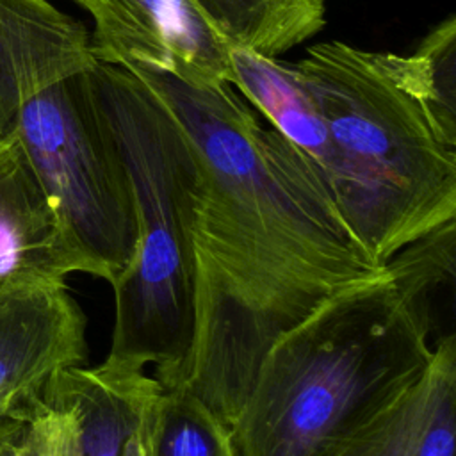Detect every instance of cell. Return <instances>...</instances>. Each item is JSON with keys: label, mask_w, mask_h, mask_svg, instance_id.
Returning <instances> with one entry per match:
<instances>
[{"label": "cell", "mask_w": 456, "mask_h": 456, "mask_svg": "<svg viewBox=\"0 0 456 456\" xmlns=\"http://www.w3.org/2000/svg\"><path fill=\"white\" fill-rule=\"evenodd\" d=\"M230 45L280 57L326 25V0H194Z\"/></svg>", "instance_id": "4fadbf2b"}, {"label": "cell", "mask_w": 456, "mask_h": 456, "mask_svg": "<svg viewBox=\"0 0 456 456\" xmlns=\"http://www.w3.org/2000/svg\"><path fill=\"white\" fill-rule=\"evenodd\" d=\"M289 68L331 141L328 192L378 264L456 221V141L406 55L326 41Z\"/></svg>", "instance_id": "3957f363"}, {"label": "cell", "mask_w": 456, "mask_h": 456, "mask_svg": "<svg viewBox=\"0 0 456 456\" xmlns=\"http://www.w3.org/2000/svg\"><path fill=\"white\" fill-rule=\"evenodd\" d=\"M87 319L68 285L0 290V403L87 360Z\"/></svg>", "instance_id": "9c48e42d"}, {"label": "cell", "mask_w": 456, "mask_h": 456, "mask_svg": "<svg viewBox=\"0 0 456 456\" xmlns=\"http://www.w3.org/2000/svg\"><path fill=\"white\" fill-rule=\"evenodd\" d=\"M338 456H456V338L433 344L419 379Z\"/></svg>", "instance_id": "8fae6325"}, {"label": "cell", "mask_w": 456, "mask_h": 456, "mask_svg": "<svg viewBox=\"0 0 456 456\" xmlns=\"http://www.w3.org/2000/svg\"><path fill=\"white\" fill-rule=\"evenodd\" d=\"M142 433L146 456H237L232 426L182 387L160 388Z\"/></svg>", "instance_id": "5bb4252c"}, {"label": "cell", "mask_w": 456, "mask_h": 456, "mask_svg": "<svg viewBox=\"0 0 456 456\" xmlns=\"http://www.w3.org/2000/svg\"><path fill=\"white\" fill-rule=\"evenodd\" d=\"M21 399H23V397H21ZM18 401H20V399H18ZM18 401H12V403H0V415H2V413H5L7 410H11Z\"/></svg>", "instance_id": "ac0fdd59"}, {"label": "cell", "mask_w": 456, "mask_h": 456, "mask_svg": "<svg viewBox=\"0 0 456 456\" xmlns=\"http://www.w3.org/2000/svg\"><path fill=\"white\" fill-rule=\"evenodd\" d=\"M415 82L433 118L456 141V18L435 25L408 55Z\"/></svg>", "instance_id": "9a60e30c"}, {"label": "cell", "mask_w": 456, "mask_h": 456, "mask_svg": "<svg viewBox=\"0 0 456 456\" xmlns=\"http://www.w3.org/2000/svg\"><path fill=\"white\" fill-rule=\"evenodd\" d=\"M452 274L454 221L276 337L232 424L235 454L338 456L426 369L428 294Z\"/></svg>", "instance_id": "7a4b0ae2"}, {"label": "cell", "mask_w": 456, "mask_h": 456, "mask_svg": "<svg viewBox=\"0 0 456 456\" xmlns=\"http://www.w3.org/2000/svg\"><path fill=\"white\" fill-rule=\"evenodd\" d=\"M96 62L91 32L48 0H0V135L45 87Z\"/></svg>", "instance_id": "30bf717a"}, {"label": "cell", "mask_w": 456, "mask_h": 456, "mask_svg": "<svg viewBox=\"0 0 456 456\" xmlns=\"http://www.w3.org/2000/svg\"><path fill=\"white\" fill-rule=\"evenodd\" d=\"M91 68V66H89ZM41 187L109 285L135 249L130 182L86 69L36 93L11 128Z\"/></svg>", "instance_id": "5b68a950"}, {"label": "cell", "mask_w": 456, "mask_h": 456, "mask_svg": "<svg viewBox=\"0 0 456 456\" xmlns=\"http://www.w3.org/2000/svg\"><path fill=\"white\" fill-rule=\"evenodd\" d=\"M160 388L142 367L109 356L57 370L21 401L32 456H121Z\"/></svg>", "instance_id": "8992f818"}, {"label": "cell", "mask_w": 456, "mask_h": 456, "mask_svg": "<svg viewBox=\"0 0 456 456\" xmlns=\"http://www.w3.org/2000/svg\"><path fill=\"white\" fill-rule=\"evenodd\" d=\"M230 84L265 114L273 128L305 153L324 182L333 159L331 141L321 114L294 78L289 62L230 45Z\"/></svg>", "instance_id": "7c38bea8"}, {"label": "cell", "mask_w": 456, "mask_h": 456, "mask_svg": "<svg viewBox=\"0 0 456 456\" xmlns=\"http://www.w3.org/2000/svg\"><path fill=\"white\" fill-rule=\"evenodd\" d=\"M93 20L96 61L230 82V41L194 0H71Z\"/></svg>", "instance_id": "52a82bcc"}, {"label": "cell", "mask_w": 456, "mask_h": 456, "mask_svg": "<svg viewBox=\"0 0 456 456\" xmlns=\"http://www.w3.org/2000/svg\"><path fill=\"white\" fill-rule=\"evenodd\" d=\"M86 75L121 155L135 217L134 256L110 283L107 356L142 369L151 363L159 385L175 388L194 328L191 223L198 153L173 112L130 68L96 61Z\"/></svg>", "instance_id": "277c9868"}, {"label": "cell", "mask_w": 456, "mask_h": 456, "mask_svg": "<svg viewBox=\"0 0 456 456\" xmlns=\"http://www.w3.org/2000/svg\"><path fill=\"white\" fill-rule=\"evenodd\" d=\"M75 273L94 276V267L7 130L0 135V290L64 285Z\"/></svg>", "instance_id": "ba28073f"}, {"label": "cell", "mask_w": 456, "mask_h": 456, "mask_svg": "<svg viewBox=\"0 0 456 456\" xmlns=\"http://www.w3.org/2000/svg\"><path fill=\"white\" fill-rule=\"evenodd\" d=\"M144 422V420H142ZM121 456H146V442H144V433L142 426L130 436V440L125 444L123 454Z\"/></svg>", "instance_id": "e0dca14e"}, {"label": "cell", "mask_w": 456, "mask_h": 456, "mask_svg": "<svg viewBox=\"0 0 456 456\" xmlns=\"http://www.w3.org/2000/svg\"><path fill=\"white\" fill-rule=\"evenodd\" d=\"M21 401L0 415V456H32Z\"/></svg>", "instance_id": "2e32d148"}, {"label": "cell", "mask_w": 456, "mask_h": 456, "mask_svg": "<svg viewBox=\"0 0 456 456\" xmlns=\"http://www.w3.org/2000/svg\"><path fill=\"white\" fill-rule=\"evenodd\" d=\"M125 68L157 93L198 153L194 328L178 387L232 426L274 338L385 265L349 228L305 153L264 126L230 82Z\"/></svg>", "instance_id": "6da1fadb"}]
</instances>
